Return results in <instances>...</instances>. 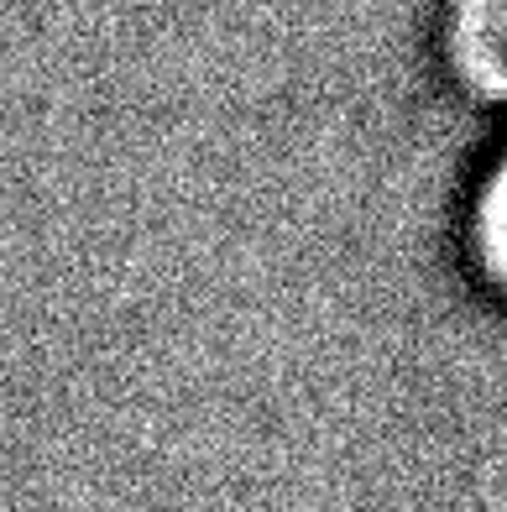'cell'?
<instances>
[{
  "mask_svg": "<svg viewBox=\"0 0 507 512\" xmlns=\"http://www.w3.org/2000/svg\"><path fill=\"white\" fill-rule=\"evenodd\" d=\"M460 241H466V267L476 288L507 309V136L492 147L487 168L471 183V204L460 220Z\"/></svg>",
  "mask_w": 507,
  "mask_h": 512,
  "instance_id": "obj_2",
  "label": "cell"
},
{
  "mask_svg": "<svg viewBox=\"0 0 507 512\" xmlns=\"http://www.w3.org/2000/svg\"><path fill=\"white\" fill-rule=\"evenodd\" d=\"M440 63L481 105H507V0H440Z\"/></svg>",
  "mask_w": 507,
  "mask_h": 512,
  "instance_id": "obj_1",
  "label": "cell"
}]
</instances>
